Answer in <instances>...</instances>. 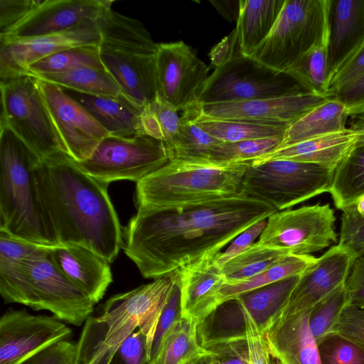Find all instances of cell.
<instances>
[{"instance_id": "obj_1", "label": "cell", "mask_w": 364, "mask_h": 364, "mask_svg": "<svg viewBox=\"0 0 364 364\" xmlns=\"http://www.w3.org/2000/svg\"><path fill=\"white\" fill-rule=\"evenodd\" d=\"M277 211L243 191L165 208H138L125 228L124 251L146 279L215 255L238 235Z\"/></svg>"}, {"instance_id": "obj_2", "label": "cell", "mask_w": 364, "mask_h": 364, "mask_svg": "<svg viewBox=\"0 0 364 364\" xmlns=\"http://www.w3.org/2000/svg\"><path fill=\"white\" fill-rule=\"evenodd\" d=\"M34 176L43 210L58 245L89 248L112 263L122 230L107 183L84 172L64 152L39 159Z\"/></svg>"}, {"instance_id": "obj_3", "label": "cell", "mask_w": 364, "mask_h": 364, "mask_svg": "<svg viewBox=\"0 0 364 364\" xmlns=\"http://www.w3.org/2000/svg\"><path fill=\"white\" fill-rule=\"evenodd\" d=\"M48 247L21 260H0L1 296L5 304L48 311L65 323L80 326L90 317L95 304L61 273Z\"/></svg>"}, {"instance_id": "obj_4", "label": "cell", "mask_w": 364, "mask_h": 364, "mask_svg": "<svg viewBox=\"0 0 364 364\" xmlns=\"http://www.w3.org/2000/svg\"><path fill=\"white\" fill-rule=\"evenodd\" d=\"M39 159L9 129L0 127V230L33 243L55 246L58 243L35 181Z\"/></svg>"}, {"instance_id": "obj_5", "label": "cell", "mask_w": 364, "mask_h": 364, "mask_svg": "<svg viewBox=\"0 0 364 364\" xmlns=\"http://www.w3.org/2000/svg\"><path fill=\"white\" fill-rule=\"evenodd\" d=\"M100 50L107 70L122 94L142 109L157 95L156 53L158 43L143 23L112 9L100 19Z\"/></svg>"}, {"instance_id": "obj_6", "label": "cell", "mask_w": 364, "mask_h": 364, "mask_svg": "<svg viewBox=\"0 0 364 364\" xmlns=\"http://www.w3.org/2000/svg\"><path fill=\"white\" fill-rule=\"evenodd\" d=\"M251 162L197 164L171 160L136 183L138 208H165L213 200L242 192Z\"/></svg>"}, {"instance_id": "obj_7", "label": "cell", "mask_w": 364, "mask_h": 364, "mask_svg": "<svg viewBox=\"0 0 364 364\" xmlns=\"http://www.w3.org/2000/svg\"><path fill=\"white\" fill-rule=\"evenodd\" d=\"M328 0H285L269 36L249 56L278 72L328 35Z\"/></svg>"}, {"instance_id": "obj_8", "label": "cell", "mask_w": 364, "mask_h": 364, "mask_svg": "<svg viewBox=\"0 0 364 364\" xmlns=\"http://www.w3.org/2000/svg\"><path fill=\"white\" fill-rule=\"evenodd\" d=\"M336 168L287 159L251 164L242 191L284 210L329 191Z\"/></svg>"}, {"instance_id": "obj_9", "label": "cell", "mask_w": 364, "mask_h": 364, "mask_svg": "<svg viewBox=\"0 0 364 364\" xmlns=\"http://www.w3.org/2000/svg\"><path fill=\"white\" fill-rule=\"evenodd\" d=\"M309 92L289 73L274 70L240 53L215 68L199 96L201 105L280 97Z\"/></svg>"}, {"instance_id": "obj_10", "label": "cell", "mask_w": 364, "mask_h": 364, "mask_svg": "<svg viewBox=\"0 0 364 364\" xmlns=\"http://www.w3.org/2000/svg\"><path fill=\"white\" fill-rule=\"evenodd\" d=\"M0 127L9 129L40 159L63 152L38 79L22 74L1 81Z\"/></svg>"}, {"instance_id": "obj_11", "label": "cell", "mask_w": 364, "mask_h": 364, "mask_svg": "<svg viewBox=\"0 0 364 364\" xmlns=\"http://www.w3.org/2000/svg\"><path fill=\"white\" fill-rule=\"evenodd\" d=\"M170 161L166 144L149 136H108L86 160L77 165L92 177L109 184L127 180L138 183Z\"/></svg>"}, {"instance_id": "obj_12", "label": "cell", "mask_w": 364, "mask_h": 364, "mask_svg": "<svg viewBox=\"0 0 364 364\" xmlns=\"http://www.w3.org/2000/svg\"><path fill=\"white\" fill-rule=\"evenodd\" d=\"M335 222L329 203L277 210L267 218L257 242L291 254L310 255L338 241Z\"/></svg>"}, {"instance_id": "obj_13", "label": "cell", "mask_w": 364, "mask_h": 364, "mask_svg": "<svg viewBox=\"0 0 364 364\" xmlns=\"http://www.w3.org/2000/svg\"><path fill=\"white\" fill-rule=\"evenodd\" d=\"M177 274L176 270L109 298L102 314L96 316L104 323L107 336L122 341L136 330H140L148 338L151 352L160 314Z\"/></svg>"}, {"instance_id": "obj_14", "label": "cell", "mask_w": 364, "mask_h": 364, "mask_svg": "<svg viewBox=\"0 0 364 364\" xmlns=\"http://www.w3.org/2000/svg\"><path fill=\"white\" fill-rule=\"evenodd\" d=\"M209 75V68L183 41L158 43L157 95L178 112L201 107L199 96Z\"/></svg>"}, {"instance_id": "obj_15", "label": "cell", "mask_w": 364, "mask_h": 364, "mask_svg": "<svg viewBox=\"0 0 364 364\" xmlns=\"http://www.w3.org/2000/svg\"><path fill=\"white\" fill-rule=\"evenodd\" d=\"M38 80L63 152L77 162L87 159L109 132L62 87Z\"/></svg>"}, {"instance_id": "obj_16", "label": "cell", "mask_w": 364, "mask_h": 364, "mask_svg": "<svg viewBox=\"0 0 364 364\" xmlns=\"http://www.w3.org/2000/svg\"><path fill=\"white\" fill-rule=\"evenodd\" d=\"M71 334V328L54 316L10 309L0 318V364H21Z\"/></svg>"}, {"instance_id": "obj_17", "label": "cell", "mask_w": 364, "mask_h": 364, "mask_svg": "<svg viewBox=\"0 0 364 364\" xmlns=\"http://www.w3.org/2000/svg\"><path fill=\"white\" fill-rule=\"evenodd\" d=\"M99 19H87L68 30L53 34L0 42L1 81L22 75L31 64L65 49L85 45H100Z\"/></svg>"}, {"instance_id": "obj_18", "label": "cell", "mask_w": 364, "mask_h": 364, "mask_svg": "<svg viewBox=\"0 0 364 364\" xmlns=\"http://www.w3.org/2000/svg\"><path fill=\"white\" fill-rule=\"evenodd\" d=\"M329 98L331 97L305 92L280 97L202 105L201 114L212 118L288 129L303 115Z\"/></svg>"}, {"instance_id": "obj_19", "label": "cell", "mask_w": 364, "mask_h": 364, "mask_svg": "<svg viewBox=\"0 0 364 364\" xmlns=\"http://www.w3.org/2000/svg\"><path fill=\"white\" fill-rule=\"evenodd\" d=\"M109 0H44L0 42L29 39L68 30L87 19L98 20L111 8Z\"/></svg>"}, {"instance_id": "obj_20", "label": "cell", "mask_w": 364, "mask_h": 364, "mask_svg": "<svg viewBox=\"0 0 364 364\" xmlns=\"http://www.w3.org/2000/svg\"><path fill=\"white\" fill-rule=\"evenodd\" d=\"M356 259L350 250L338 243L329 248L301 274L281 316L310 309L346 284Z\"/></svg>"}, {"instance_id": "obj_21", "label": "cell", "mask_w": 364, "mask_h": 364, "mask_svg": "<svg viewBox=\"0 0 364 364\" xmlns=\"http://www.w3.org/2000/svg\"><path fill=\"white\" fill-rule=\"evenodd\" d=\"M355 117L348 128L278 148L252 164L287 159L336 168L353 149L364 143V123L360 116Z\"/></svg>"}, {"instance_id": "obj_22", "label": "cell", "mask_w": 364, "mask_h": 364, "mask_svg": "<svg viewBox=\"0 0 364 364\" xmlns=\"http://www.w3.org/2000/svg\"><path fill=\"white\" fill-rule=\"evenodd\" d=\"M328 83L364 45V0H328Z\"/></svg>"}, {"instance_id": "obj_23", "label": "cell", "mask_w": 364, "mask_h": 364, "mask_svg": "<svg viewBox=\"0 0 364 364\" xmlns=\"http://www.w3.org/2000/svg\"><path fill=\"white\" fill-rule=\"evenodd\" d=\"M50 257L61 273L95 304L112 282L110 262L92 250L77 245L49 246Z\"/></svg>"}, {"instance_id": "obj_24", "label": "cell", "mask_w": 364, "mask_h": 364, "mask_svg": "<svg viewBox=\"0 0 364 364\" xmlns=\"http://www.w3.org/2000/svg\"><path fill=\"white\" fill-rule=\"evenodd\" d=\"M179 271L182 316L191 318L198 326L219 304V293L225 282L221 267L215 255L206 256Z\"/></svg>"}, {"instance_id": "obj_25", "label": "cell", "mask_w": 364, "mask_h": 364, "mask_svg": "<svg viewBox=\"0 0 364 364\" xmlns=\"http://www.w3.org/2000/svg\"><path fill=\"white\" fill-rule=\"evenodd\" d=\"M310 309L281 316L264 334L282 364H321L317 343L309 328Z\"/></svg>"}, {"instance_id": "obj_26", "label": "cell", "mask_w": 364, "mask_h": 364, "mask_svg": "<svg viewBox=\"0 0 364 364\" xmlns=\"http://www.w3.org/2000/svg\"><path fill=\"white\" fill-rule=\"evenodd\" d=\"M300 276L291 277L235 297L260 333L265 334L281 316Z\"/></svg>"}, {"instance_id": "obj_27", "label": "cell", "mask_w": 364, "mask_h": 364, "mask_svg": "<svg viewBox=\"0 0 364 364\" xmlns=\"http://www.w3.org/2000/svg\"><path fill=\"white\" fill-rule=\"evenodd\" d=\"M285 0H240L236 33L240 53L250 56L272 31Z\"/></svg>"}, {"instance_id": "obj_28", "label": "cell", "mask_w": 364, "mask_h": 364, "mask_svg": "<svg viewBox=\"0 0 364 364\" xmlns=\"http://www.w3.org/2000/svg\"><path fill=\"white\" fill-rule=\"evenodd\" d=\"M73 98L114 136H130L140 134L141 109L125 97H97L75 92Z\"/></svg>"}, {"instance_id": "obj_29", "label": "cell", "mask_w": 364, "mask_h": 364, "mask_svg": "<svg viewBox=\"0 0 364 364\" xmlns=\"http://www.w3.org/2000/svg\"><path fill=\"white\" fill-rule=\"evenodd\" d=\"M348 117L342 102L334 97L329 98L289 126L279 148L343 130Z\"/></svg>"}, {"instance_id": "obj_30", "label": "cell", "mask_w": 364, "mask_h": 364, "mask_svg": "<svg viewBox=\"0 0 364 364\" xmlns=\"http://www.w3.org/2000/svg\"><path fill=\"white\" fill-rule=\"evenodd\" d=\"M201 107L181 114V125L176 138L166 144L170 161L205 164L211 150L221 141L203 131L196 117Z\"/></svg>"}, {"instance_id": "obj_31", "label": "cell", "mask_w": 364, "mask_h": 364, "mask_svg": "<svg viewBox=\"0 0 364 364\" xmlns=\"http://www.w3.org/2000/svg\"><path fill=\"white\" fill-rule=\"evenodd\" d=\"M317 259L318 257L311 255L287 254L250 279L233 284L225 283L219 293V304L245 292L301 275L313 266Z\"/></svg>"}, {"instance_id": "obj_32", "label": "cell", "mask_w": 364, "mask_h": 364, "mask_svg": "<svg viewBox=\"0 0 364 364\" xmlns=\"http://www.w3.org/2000/svg\"><path fill=\"white\" fill-rule=\"evenodd\" d=\"M328 193L341 211L364 194V143L353 149L336 166Z\"/></svg>"}, {"instance_id": "obj_33", "label": "cell", "mask_w": 364, "mask_h": 364, "mask_svg": "<svg viewBox=\"0 0 364 364\" xmlns=\"http://www.w3.org/2000/svg\"><path fill=\"white\" fill-rule=\"evenodd\" d=\"M34 77L84 95L111 97L123 96L118 84L106 69L85 68Z\"/></svg>"}, {"instance_id": "obj_34", "label": "cell", "mask_w": 364, "mask_h": 364, "mask_svg": "<svg viewBox=\"0 0 364 364\" xmlns=\"http://www.w3.org/2000/svg\"><path fill=\"white\" fill-rule=\"evenodd\" d=\"M207 352L200 346L197 323L182 317L166 335L156 359L151 364H186Z\"/></svg>"}, {"instance_id": "obj_35", "label": "cell", "mask_w": 364, "mask_h": 364, "mask_svg": "<svg viewBox=\"0 0 364 364\" xmlns=\"http://www.w3.org/2000/svg\"><path fill=\"white\" fill-rule=\"evenodd\" d=\"M85 68L106 69L101 59L100 45L80 46L59 51L31 64L23 74L36 76Z\"/></svg>"}, {"instance_id": "obj_36", "label": "cell", "mask_w": 364, "mask_h": 364, "mask_svg": "<svg viewBox=\"0 0 364 364\" xmlns=\"http://www.w3.org/2000/svg\"><path fill=\"white\" fill-rule=\"evenodd\" d=\"M198 125L206 133L221 142L283 136L287 128L217 119L204 116L201 111L196 117Z\"/></svg>"}, {"instance_id": "obj_37", "label": "cell", "mask_w": 364, "mask_h": 364, "mask_svg": "<svg viewBox=\"0 0 364 364\" xmlns=\"http://www.w3.org/2000/svg\"><path fill=\"white\" fill-rule=\"evenodd\" d=\"M287 254L291 253L256 242L221 267L225 283L233 284L250 279Z\"/></svg>"}, {"instance_id": "obj_38", "label": "cell", "mask_w": 364, "mask_h": 364, "mask_svg": "<svg viewBox=\"0 0 364 364\" xmlns=\"http://www.w3.org/2000/svg\"><path fill=\"white\" fill-rule=\"evenodd\" d=\"M328 38V35L311 48L291 67L288 73L309 92L331 97L327 89Z\"/></svg>"}, {"instance_id": "obj_39", "label": "cell", "mask_w": 364, "mask_h": 364, "mask_svg": "<svg viewBox=\"0 0 364 364\" xmlns=\"http://www.w3.org/2000/svg\"><path fill=\"white\" fill-rule=\"evenodd\" d=\"M181 114L159 95L142 109L139 117V132L166 144L178 133Z\"/></svg>"}, {"instance_id": "obj_40", "label": "cell", "mask_w": 364, "mask_h": 364, "mask_svg": "<svg viewBox=\"0 0 364 364\" xmlns=\"http://www.w3.org/2000/svg\"><path fill=\"white\" fill-rule=\"evenodd\" d=\"M282 139L283 136H274L237 142H221L211 150L205 164L252 163L278 149Z\"/></svg>"}, {"instance_id": "obj_41", "label": "cell", "mask_w": 364, "mask_h": 364, "mask_svg": "<svg viewBox=\"0 0 364 364\" xmlns=\"http://www.w3.org/2000/svg\"><path fill=\"white\" fill-rule=\"evenodd\" d=\"M348 304V296L344 284L310 309L309 328L316 342L332 331L343 310Z\"/></svg>"}, {"instance_id": "obj_42", "label": "cell", "mask_w": 364, "mask_h": 364, "mask_svg": "<svg viewBox=\"0 0 364 364\" xmlns=\"http://www.w3.org/2000/svg\"><path fill=\"white\" fill-rule=\"evenodd\" d=\"M316 343L321 364H364V344L338 331Z\"/></svg>"}, {"instance_id": "obj_43", "label": "cell", "mask_w": 364, "mask_h": 364, "mask_svg": "<svg viewBox=\"0 0 364 364\" xmlns=\"http://www.w3.org/2000/svg\"><path fill=\"white\" fill-rule=\"evenodd\" d=\"M182 317L181 279L178 269L176 281L157 323L150 352V363L156 359L166 335Z\"/></svg>"}, {"instance_id": "obj_44", "label": "cell", "mask_w": 364, "mask_h": 364, "mask_svg": "<svg viewBox=\"0 0 364 364\" xmlns=\"http://www.w3.org/2000/svg\"><path fill=\"white\" fill-rule=\"evenodd\" d=\"M338 244L350 250L358 257H364V218L351 206L342 210Z\"/></svg>"}, {"instance_id": "obj_45", "label": "cell", "mask_w": 364, "mask_h": 364, "mask_svg": "<svg viewBox=\"0 0 364 364\" xmlns=\"http://www.w3.org/2000/svg\"><path fill=\"white\" fill-rule=\"evenodd\" d=\"M238 305L245 317L250 364H282L272 350L265 335L258 331L253 321L242 311L239 303Z\"/></svg>"}, {"instance_id": "obj_46", "label": "cell", "mask_w": 364, "mask_h": 364, "mask_svg": "<svg viewBox=\"0 0 364 364\" xmlns=\"http://www.w3.org/2000/svg\"><path fill=\"white\" fill-rule=\"evenodd\" d=\"M212 357V364H250L246 338L217 343L205 348Z\"/></svg>"}, {"instance_id": "obj_47", "label": "cell", "mask_w": 364, "mask_h": 364, "mask_svg": "<svg viewBox=\"0 0 364 364\" xmlns=\"http://www.w3.org/2000/svg\"><path fill=\"white\" fill-rule=\"evenodd\" d=\"M43 0H0V36L22 21Z\"/></svg>"}, {"instance_id": "obj_48", "label": "cell", "mask_w": 364, "mask_h": 364, "mask_svg": "<svg viewBox=\"0 0 364 364\" xmlns=\"http://www.w3.org/2000/svg\"><path fill=\"white\" fill-rule=\"evenodd\" d=\"M117 355L122 364H149L150 347L147 337L137 330L119 346Z\"/></svg>"}, {"instance_id": "obj_49", "label": "cell", "mask_w": 364, "mask_h": 364, "mask_svg": "<svg viewBox=\"0 0 364 364\" xmlns=\"http://www.w3.org/2000/svg\"><path fill=\"white\" fill-rule=\"evenodd\" d=\"M44 246L14 237L0 230V260H21L40 251Z\"/></svg>"}, {"instance_id": "obj_50", "label": "cell", "mask_w": 364, "mask_h": 364, "mask_svg": "<svg viewBox=\"0 0 364 364\" xmlns=\"http://www.w3.org/2000/svg\"><path fill=\"white\" fill-rule=\"evenodd\" d=\"M364 74V45L331 77L328 92L331 97L343 86Z\"/></svg>"}, {"instance_id": "obj_51", "label": "cell", "mask_w": 364, "mask_h": 364, "mask_svg": "<svg viewBox=\"0 0 364 364\" xmlns=\"http://www.w3.org/2000/svg\"><path fill=\"white\" fill-rule=\"evenodd\" d=\"M333 331L364 344V307L348 304L343 310Z\"/></svg>"}, {"instance_id": "obj_52", "label": "cell", "mask_w": 364, "mask_h": 364, "mask_svg": "<svg viewBox=\"0 0 364 364\" xmlns=\"http://www.w3.org/2000/svg\"><path fill=\"white\" fill-rule=\"evenodd\" d=\"M267 218L261 220L238 235L223 252L216 255V262L221 267L229 259L252 246L264 229Z\"/></svg>"}, {"instance_id": "obj_53", "label": "cell", "mask_w": 364, "mask_h": 364, "mask_svg": "<svg viewBox=\"0 0 364 364\" xmlns=\"http://www.w3.org/2000/svg\"><path fill=\"white\" fill-rule=\"evenodd\" d=\"M75 350V343L62 340L33 355L21 364H67Z\"/></svg>"}, {"instance_id": "obj_54", "label": "cell", "mask_w": 364, "mask_h": 364, "mask_svg": "<svg viewBox=\"0 0 364 364\" xmlns=\"http://www.w3.org/2000/svg\"><path fill=\"white\" fill-rule=\"evenodd\" d=\"M333 97L345 105L349 117L364 114V74L338 89Z\"/></svg>"}, {"instance_id": "obj_55", "label": "cell", "mask_w": 364, "mask_h": 364, "mask_svg": "<svg viewBox=\"0 0 364 364\" xmlns=\"http://www.w3.org/2000/svg\"><path fill=\"white\" fill-rule=\"evenodd\" d=\"M348 304L364 307V257H358L346 283Z\"/></svg>"}, {"instance_id": "obj_56", "label": "cell", "mask_w": 364, "mask_h": 364, "mask_svg": "<svg viewBox=\"0 0 364 364\" xmlns=\"http://www.w3.org/2000/svg\"><path fill=\"white\" fill-rule=\"evenodd\" d=\"M236 46L238 47V43L235 28L229 36L223 38L211 50L209 54L211 64L217 68L230 60L235 55L240 53V51H236Z\"/></svg>"}, {"instance_id": "obj_57", "label": "cell", "mask_w": 364, "mask_h": 364, "mask_svg": "<svg viewBox=\"0 0 364 364\" xmlns=\"http://www.w3.org/2000/svg\"><path fill=\"white\" fill-rule=\"evenodd\" d=\"M210 2L228 21H237L240 12V1H210Z\"/></svg>"}, {"instance_id": "obj_58", "label": "cell", "mask_w": 364, "mask_h": 364, "mask_svg": "<svg viewBox=\"0 0 364 364\" xmlns=\"http://www.w3.org/2000/svg\"><path fill=\"white\" fill-rule=\"evenodd\" d=\"M186 364H212V357L207 351L205 353L198 356Z\"/></svg>"}, {"instance_id": "obj_59", "label": "cell", "mask_w": 364, "mask_h": 364, "mask_svg": "<svg viewBox=\"0 0 364 364\" xmlns=\"http://www.w3.org/2000/svg\"><path fill=\"white\" fill-rule=\"evenodd\" d=\"M350 206L358 215L364 218V194L360 196Z\"/></svg>"}, {"instance_id": "obj_60", "label": "cell", "mask_w": 364, "mask_h": 364, "mask_svg": "<svg viewBox=\"0 0 364 364\" xmlns=\"http://www.w3.org/2000/svg\"><path fill=\"white\" fill-rule=\"evenodd\" d=\"M75 354L73 355V356L71 358V359L68 361V363L67 364H75Z\"/></svg>"}, {"instance_id": "obj_61", "label": "cell", "mask_w": 364, "mask_h": 364, "mask_svg": "<svg viewBox=\"0 0 364 364\" xmlns=\"http://www.w3.org/2000/svg\"><path fill=\"white\" fill-rule=\"evenodd\" d=\"M360 118L362 119L363 122H364V114L360 115Z\"/></svg>"}, {"instance_id": "obj_62", "label": "cell", "mask_w": 364, "mask_h": 364, "mask_svg": "<svg viewBox=\"0 0 364 364\" xmlns=\"http://www.w3.org/2000/svg\"><path fill=\"white\" fill-rule=\"evenodd\" d=\"M149 364H151V363H149Z\"/></svg>"}]
</instances>
